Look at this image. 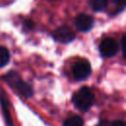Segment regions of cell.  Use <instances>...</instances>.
<instances>
[{"instance_id":"6da1fadb","label":"cell","mask_w":126,"mask_h":126,"mask_svg":"<svg viewBox=\"0 0 126 126\" xmlns=\"http://www.w3.org/2000/svg\"><path fill=\"white\" fill-rule=\"evenodd\" d=\"M94 100V93L89 87L81 88L77 93H75L72 98L74 105L82 111L89 110L90 107L93 105Z\"/></svg>"},{"instance_id":"7a4b0ae2","label":"cell","mask_w":126,"mask_h":126,"mask_svg":"<svg viewBox=\"0 0 126 126\" xmlns=\"http://www.w3.org/2000/svg\"><path fill=\"white\" fill-rule=\"evenodd\" d=\"M4 80H5L13 89H15L18 93H20L22 95L27 96V97L32 95L33 92H32V87H31L28 83L24 82V81L21 79V77L19 76V74H18L17 72L11 71V72L7 73V74L4 76Z\"/></svg>"},{"instance_id":"3957f363","label":"cell","mask_w":126,"mask_h":126,"mask_svg":"<svg viewBox=\"0 0 126 126\" xmlns=\"http://www.w3.org/2000/svg\"><path fill=\"white\" fill-rule=\"evenodd\" d=\"M73 75L76 80H84L91 74L92 68L88 60L81 59L77 61L73 66Z\"/></svg>"},{"instance_id":"277c9868","label":"cell","mask_w":126,"mask_h":126,"mask_svg":"<svg viewBox=\"0 0 126 126\" xmlns=\"http://www.w3.org/2000/svg\"><path fill=\"white\" fill-rule=\"evenodd\" d=\"M118 50V43L111 37L104 38L99 44V52L103 57H111L116 54Z\"/></svg>"},{"instance_id":"5b68a950","label":"cell","mask_w":126,"mask_h":126,"mask_svg":"<svg viewBox=\"0 0 126 126\" xmlns=\"http://www.w3.org/2000/svg\"><path fill=\"white\" fill-rule=\"evenodd\" d=\"M53 37L59 42L67 43L74 40L75 32L68 26H62L53 32Z\"/></svg>"},{"instance_id":"8992f818","label":"cell","mask_w":126,"mask_h":126,"mask_svg":"<svg viewBox=\"0 0 126 126\" xmlns=\"http://www.w3.org/2000/svg\"><path fill=\"white\" fill-rule=\"evenodd\" d=\"M75 25L81 32H89L94 26V18L88 14H80L76 17Z\"/></svg>"},{"instance_id":"52a82bcc","label":"cell","mask_w":126,"mask_h":126,"mask_svg":"<svg viewBox=\"0 0 126 126\" xmlns=\"http://www.w3.org/2000/svg\"><path fill=\"white\" fill-rule=\"evenodd\" d=\"M0 104L3 110V115L5 117L6 123L8 126H14L13 125V121H12V117L10 114V109H9V99L6 95V93L4 92V90L2 88H0Z\"/></svg>"},{"instance_id":"ba28073f","label":"cell","mask_w":126,"mask_h":126,"mask_svg":"<svg viewBox=\"0 0 126 126\" xmlns=\"http://www.w3.org/2000/svg\"><path fill=\"white\" fill-rule=\"evenodd\" d=\"M108 0H89L90 7L94 12H100L106 9Z\"/></svg>"},{"instance_id":"9c48e42d","label":"cell","mask_w":126,"mask_h":126,"mask_svg":"<svg viewBox=\"0 0 126 126\" xmlns=\"http://www.w3.org/2000/svg\"><path fill=\"white\" fill-rule=\"evenodd\" d=\"M83 125H84V121L78 115H73L68 117L63 123V126H83Z\"/></svg>"},{"instance_id":"30bf717a","label":"cell","mask_w":126,"mask_h":126,"mask_svg":"<svg viewBox=\"0 0 126 126\" xmlns=\"http://www.w3.org/2000/svg\"><path fill=\"white\" fill-rule=\"evenodd\" d=\"M10 60V53L4 46H0V68L4 67Z\"/></svg>"},{"instance_id":"8fae6325","label":"cell","mask_w":126,"mask_h":126,"mask_svg":"<svg viewBox=\"0 0 126 126\" xmlns=\"http://www.w3.org/2000/svg\"><path fill=\"white\" fill-rule=\"evenodd\" d=\"M121 47H122V53H123V56L125 57V35L122 36V39H121Z\"/></svg>"},{"instance_id":"7c38bea8","label":"cell","mask_w":126,"mask_h":126,"mask_svg":"<svg viewBox=\"0 0 126 126\" xmlns=\"http://www.w3.org/2000/svg\"><path fill=\"white\" fill-rule=\"evenodd\" d=\"M111 126H125V123L123 121H121V120H118V121H114L111 124Z\"/></svg>"},{"instance_id":"4fadbf2b","label":"cell","mask_w":126,"mask_h":126,"mask_svg":"<svg viewBox=\"0 0 126 126\" xmlns=\"http://www.w3.org/2000/svg\"><path fill=\"white\" fill-rule=\"evenodd\" d=\"M115 1V4L117 6H121L122 8L124 7V3H125V0H114Z\"/></svg>"},{"instance_id":"5bb4252c","label":"cell","mask_w":126,"mask_h":126,"mask_svg":"<svg viewBox=\"0 0 126 126\" xmlns=\"http://www.w3.org/2000/svg\"><path fill=\"white\" fill-rule=\"evenodd\" d=\"M97 126H105V122H104V121H103V122H100Z\"/></svg>"}]
</instances>
